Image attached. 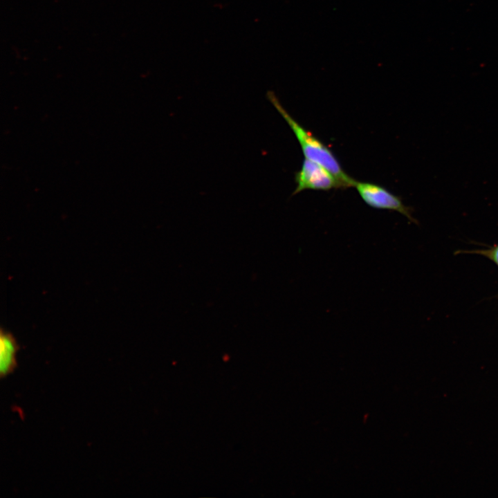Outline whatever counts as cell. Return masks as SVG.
Listing matches in <instances>:
<instances>
[{
    "label": "cell",
    "instance_id": "4",
    "mask_svg": "<svg viewBox=\"0 0 498 498\" xmlns=\"http://www.w3.org/2000/svg\"><path fill=\"white\" fill-rule=\"evenodd\" d=\"M19 346L12 335L6 331L0 332V377L6 378L17 366L16 355Z\"/></svg>",
    "mask_w": 498,
    "mask_h": 498
},
{
    "label": "cell",
    "instance_id": "1",
    "mask_svg": "<svg viewBox=\"0 0 498 498\" xmlns=\"http://www.w3.org/2000/svg\"><path fill=\"white\" fill-rule=\"evenodd\" d=\"M266 96L294 133L305 158L322 165L329 171L337 179L340 188L353 187L356 180L343 170L333 151L293 118L282 105L274 92L268 91Z\"/></svg>",
    "mask_w": 498,
    "mask_h": 498
},
{
    "label": "cell",
    "instance_id": "3",
    "mask_svg": "<svg viewBox=\"0 0 498 498\" xmlns=\"http://www.w3.org/2000/svg\"><path fill=\"white\" fill-rule=\"evenodd\" d=\"M297 186L293 194L305 190H329L340 188L335 177L322 165L304 158L300 169L295 174Z\"/></svg>",
    "mask_w": 498,
    "mask_h": 498
},
{
    "label": "cell",
    "instance_id": "2",
    "mask_svg": "<svg viewBox=\"0 0 498 498\" xmlns=\"http://www.w3.org/2000/svg\"><path fill=\"white\" fill-rule=\"evenodd\" d=\"M362 201L369 206L382 210L398 212L411 222L417 223L412 216V210L402 200L384 187L369 182L356 181L353 186Z\"/></svg>",
    "mask_w": 498,
    "mask_h": 498
},
{
    "label": "cell",
    "instance_id": "5",
    "mask_svg": "<svg viewBox=\"0 0 498 498\" xmlns=\"http://www.w3.org/2000/svg\"><path fill=\"white\" fill-rule=\"evenodd\" d=\"M460 253H471L480 255L491 260L498 266V244L487 249H477L473 250H460Z\"/></svg>",
    "mask_w": 498,
    "mask_h": 498
}]
</instances>
